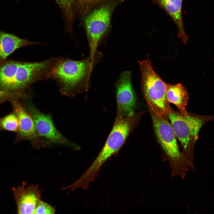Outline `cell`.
Returning <instances> with one entry per match:
<instances>
[{
  "mask_svg": "<svg viewBox=\"0 0 214 214\" xmlns=\"http://www.w3.org/2000/svg\"><path fill=\"white\" fill-rule=\"evenodd\" d=\"M96 59L89 56L81 61L59 57L48 75L57 84L62 94L72 97L88 90Z\"/></svg>",
  "mask_w": 214,
  "mask_h": 214,
  "instance_id": "cell-1",
  "label": "cell"
},
{
  "mask_svg": "<svg viewBox=\"0 0 214 214\" xmlns=\"http://www.w3.org/2000/svg\"><path fill=\"white\" fill-rule=\"evenodd\" d=\"M151 114L155 131L169 163L171 176H179L183 179L190 169L193 168V164L180 151L168 117L159 116L151 111Z\"/></svg>",
  "mask_w": 214,
  "mask_h": 214,
  "instance_id": "cell-2",
  "label": "cell"
},
{
  "mask_svg": "<svg viewBox=\"0 0 214 214\" xmlns=\"http://www.w3.org/2000/svg\"><path fill=\"white\" fill-rule=\"evenodd\" d=\"M138 62L142 92L151 111L159 116L167 117V114L173 110L166 97V83L154 71L148 57Z\"/></svg>",
  "mask_w": 214,
  "mask_h": 214,
  "instance_id": "cell-3",
  "label": "cell"
},
{
  "mask_svg": "<svg viewBox=\"0 0 214 214\" xmlns=\"http://www.w3.org/2000/svg\"><path fill=\"white\" fill-rule=\"evenodd\" d=\"M123 0H109L97 6L86 15L84 23L90 48L89 56L96 59L100 42L109 29L112 13Z\"/></svg>",
  "mask_w": 214,
  "mask_h": 214,
  "instance_id": "cell-4",
  "label": "cell"
},
{
  "mask_svg": "<svg viewBox=\"0 0 214 214\" xmlns=\"http://www.w3.org/2000/svg\"><path fill=\"white\" fill-rule=\"evenodd\" d=\"M138 117L137 115L128 117H124L117 106L113 127L102 149L90 166L92 170L99 171L103 164L118 152L136 124Z\"/></svg>",
  "mask_w": 214,
  "mask_h": 214,
  "instance_id": "cell-5",
  "label": "cell"
},
{
  "mask_svg": "<svg viewBox=\"0 0 214 214\" xmlns=\"http://www.w3.org/2000/svg\"><path fill=\"white\" fill-rule=\"evenodd\" d=\"M175 136L179 139L183 153L192 163H193V148L199 131L207 119L204 117L185 115L173 110L167 114Z\"/></svg>",
  "mask_w": 214,
  "mask_h": 214,
  "instance_id": "cell-6",
  "label": "cell"
},
{
  "mask_svg": "<svg viewBox=\"0 0 214 214\" xmlns=\"http://www.w3.org/2000/svg\"><path fill=\"white\" fill-rule=\"evenodd\" d=\"M31 86L27 62L6 60L0 62V90L26 97V92Z\"/></svg>",
  "mask_w": 214,
  "mask_h": 214,
  "instance_id": "cell-7",
  "label": "cell"
},
{
  "mask_svg": "<svg viewBox=\"0 0 214 214\" xmlns=\"http://www.w3.org/2000/svg\"><path fill=\"white\" fill-rule=\"evenodd\" d=\"M24 107L32 117L37 131L40 136L51 144L70 147L76 150L78 146L71 142L62 135L54 125L51 116L44 114L30 102L25 103Z\"/></svg>",
  "mask_w": 214,
  "mask_h": 214,
  "instance_id": "cell-8",
  "label": "cell"
},
{
  "mask_svg": "<svg viewBox=\"0 0 214 214\" xmlns=\"http://www.w3.org/2000/svg\"><path fill=\"white\" fill-rule=\"evenodd\" d=\"M16 100L10 102L19 122V128L15 142L29 141L34 147L39 148L50 145L51 143L38 133L34 121L30 113L20 102Z\"/></svg>",
  "mask_w": 214,
  "mask_h": 214,
  "instance_id": "cell-9",
  "label": "cell"
},
{
  "mask_svg": "<svg viewBox=\"0 0 214 214\" xmlns=\"http://www.w3.org/2000/svg\"><path fill=\"white\" fill-rule=\"evenodd\" d=\"M131 72L122 73L116 84L117 106L122 115L125 117L134 115L135 97L131 82Z\"/></svg>",
  "mask_w": 214,
  "mask_h": 214,
  "instance_id": "cell-10",
  "label": "cell"
},
{
  "mask_svg": "<svg viewBox=\"0 0 214 214\" xmlns=\"http://www.w3.org/2000/svg\"><path fill=\"white\" fill-rule=\"evenodd\" d=\"M18 214H34L36 205L40 199L41 192L36 186H18L13 189Z\"/></svg>",
  "mask_w": 214,
  "mask_h": 214,
  "instance_id": "cell-11",
  "label": "cell"
},
{
  "mask_svg": "<svg viewBox=\"0 0 214 214\" xmlns=\"http://www.w3.org/2000/svg\"><path fill=\"white\" fill-rule=\"evenodd\" d=\"M20 38L12 34L0 31V62L16 49L23 47L40 44Z\"/></svg>",
  "mask_w": 214,
  "mask_h": 214,
  "instance_id": "cell-12",
  "label": "cell"
},
{
  "mask_svg": "<svg viewBox=\"0 0 214 214\" xmlns=\"http://www.w3.org/2000/svg\"><path fill=\"white\" fill-rule=\"evenodd\" d=\"M157 3L170 15L178 29V35L186 44L188 37L184 30L182 16V0H156Z\"/></svg>",
  "mask_w": 214,
  "mask_h": 214,
  "instance_id": "cell-13",
  "label": "cell"
},
{
  "mask_svg": "<svg viewBox=\"0 0 214 214\" xmlns=\"http://www.w3.org/2000/svg\"><path fill=\"white\" fill-rule=\"evenodd\" d=\"M166 93L169 103L176 106L182 114L185 115L188 114L186 110V106L189 95L184 86L180 83L176 84H166Z\"/></svg>",
  "mask_w": 214,
  "mask_h": 214,
  "instance_id": "cell-14",
  "label": "cell"
},
{
  "mask_svg": "<svg viewBox=\"0 0 214 214\" xmlns=\"http://www.w3.org/2000/svg\"><path fill=\"white\" fill-rule=\"evenodd\" d=\"M18 128V117L13 110L8 114L0 118V131L5 130L17 133Z\"/></svg>",
  "mask_w": 214,
  "mask_h": 214,
  "instance_id": "cell-15",
  "label": "cell"
},
{
  "mask_svg": "<svg viewBox=\"0 0 214 214\" xmlns=\"http://www.w3.org/2000/svg\"><path fill=\"white\" fill-rule=\"evenodd\" d=\"M65 14L69 30L71 29L73 21V0H55Z\"/></svg>",
  "mask_w": 214,
  "mask_h": 214,
  "instance_id": "cell-16",
  "label": "cell"
},
{
  "mask_svg": "<svg viewBox=\"0 0 214 214\" xmlns=\"http://www.w3.org/2000/svg\"><path fill=\"white\" fill-rule=\"evenodd\" d=\"M109 0H78L83 14L85 15L98 5Z\"/></svg>",
  "mask_w": 214,
  "mask_h": 214,
  "instance_id": "cell-17",
  "label": "cell"
},
{
  "mask_svg": "<svg viewBox=\"0 0 214 214\" xmlns=\"http://www.w3.org/2000/svg\"><path fill=\"white\" fill-rule=\"evenodd\" d=\"M55 212L53 207L40 199L36 205L34 214H54Z\"/></svg>",
  "mask_w": 214,
  "mask_h": 214,
  "instance_id": "cell-18",
  "label": "cell"
},
{
  "mask_svg": "<svg viewBox=\"0 0 214 214\" xmlns=\"http://www.w3.org/2000/svg\"><path fill=\"white\" fill-rule=\"evenodd\" d=\"M24 97L19 94L10 93L0 90V105L7 101L21 100Z\"/></svg>",
  "mask_w": 214,
  "mask_h": 214,
  "instance_id": "cell-19",
  "label": "cell"
}]
</instances>
